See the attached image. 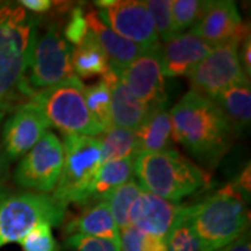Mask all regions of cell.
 <instances>
[{
	"mask_svg": "<svg viewBox=\"0 0 251 251\" xmlns=\"http://www.w3.org/2000/svg\"><path fill=\"white\" fill-rule=\"evenodd\" d=\"M169 113L173 141L200 161L216 163L227 151L233 133L212 99L191 90Z\"/></svg>",
	"mask_w": 251,
	"mask_h": 251,
	"instance_id": "obj_1",
	"label": "cell"
},
{
	"mask_svg": "<svg viewBox=\"0 0 251 251\" xmlns=\"http://www.w3.org/2000/svg\"><path fill=\"white\" fill-rule=\"evenodd\" d=\"M187 209L205 251L222 250L249 230L250 212L233 184L202 198L196 205H187Z\"/></svg>",
	"mask_w": 251,
	"mask_h": 251,
	"instance_id": "obj_2",
	"label": "cell"
},
{
	"mask_svg": "<svg viewBox=\"0 0 251 251\" xmlns=\"http://www.w3.org/2000/svg\"><path fill=\"white\" fill-rule=\"evenodd\" d=\"M134 173L143 190L171 202H177L209 186L205 172L172 150L137 155Z\"/></svg>",
	"mask_w": 251,
	"mask_h": 251,
	"instance_id": "obj_3",
	"label": "cell"
},
{
	"mask_svg": "<svg viewBox=\"0 0 251 251\" xmlns=\"http://www.w3.org/2000/svg\"><path fill=\"white\" fill-rule=\"evenodd\" d=\"M63 169L53 196L64 205H90V190L102 165L97 137L62 133Z\"/></svg>",
	"mask_w": 251,
	"mask_h": 251,
	"instance_id": "obj_4",
	"label": "cell"
},
{
	"mask_svg": "<svg viewBox=\"0 0 251 251\" xmlns=\"http://www.w3.org/2000/svg\"><path fill=\"white\" fill-rule=\"evenodd\" d=\"M84 88L82 81L72 75L56 85L35 91L31 100L44 112L50 126L62 133L98 137L105 131L85 105Z\"/></svg>",
	"mask_w": 251,
	"mask_h": 251,
	"instance_id": "obj_5",
	"label": "cell"
},
{
	"mask_svg": "<svg viewBox=\"0 0 251 251\" xmlns=\"http://www.w3.org/2000/svg\"><path fill=\"white\" fill-rule=\"evenodd\" d=\"M64 205L50 194L23 191L0 198V247L20 243L36 225H60Z\"/></svg>",
	"mask_w": 251,
	"mask_h": 251,
	"instance_id": "obj_6",
	"label": "cell"
},
{
	"mask_svg": "<svg viewBox=\"0 0 251 251\" xmlns=\"http://www.w3.org/2000/svg\"><path fill=\"white\" fill-rule=\"evenodd\" d=\"M72 50V45L63 36L60 23H49L45 32L36 38L29 64V85L44 90L74 75Z\"/></svg>",
	"mask_w": 251,
	"mask_h": 251,
	"instance_id": "obj_7",
	"label": "cell"
},
{
	"mask_svg": "<svg viewBox=\"0 0 251 251\" xmlns=\"http://www.w3.org/2000/svg\"><path fill=\"white\" fill-rule=\"evenodd\" d=\"M63 145L54 133L48 131L28 151L14 172L18 187L48 194L53 191L63 169Z\"/></svg>",
	"mask_w": 251,
	"mask_h": 251,
	"instance_id": "obj_8",
	"label": "cell"
},
{
	"mask_svg": "<svg viewBox=\"0 0 251 251\" xmlns=\"http://www.w3.org/2000/svg\"><path fill=\"white\" fill-rule=\"evenodd\" d=\"M100 21L117 35L134 42L145 50L161 49V42L152 18L144 1L138 0H100L95 1Z\"/></svg>",
	"mask_w": 251,
	"mask_h": 251,
	"instance_id": "obj_9",
	"label": "cell"
},
{
	"mask_svg": "<svg viewBox=\"0 0 251 251\" xmlns=\"http://www.w3.org/2000/svg\"><path fill=\"white\" fill-rule=\"evenodd\" d=\"M239 42L214 46L205 59L188 74L193 91L214 99L234 84L250 81L239 62Z\"/></svg>",
	"mask_w": 251,
	"mask_h": 251,
	"instance_id": "obj_10",
	"label": "cell"
},
{
	"mask_svg": "<svg viewBox=\"0 0 251 251\" xmlns=\"http://www.w3.org/2000/svg\"><path fill=\"white\" fill-rule=\"evenodd\" d=\"M50 127L44 112L32 100L16 109L1 131V148L9 162L24 156Z\"/></svg>",
	"mask_w": 251,
	"mask_h": 251,
	"instance_id": "obj_11",
	"label": "cell"
},
{
	"mask_svg": "<svg viewBox=\"0 0 251 251\" xmlns=\"http://www.w3.org/2000/svg\"><path fill=\"white\" fill-rule=\"evenodd\" d=\"M116 72L130 92L148 108L166 106L168 95L161 69V49L145 50L123 70Z\"/></svg>",
	"mask_w": 251,
	"mask_h": 251,
	"instance_id": "obj_12",
	"label": "cell"
},
{
	"mask_svg": "<svg viewBox=\"0 0 251 251\" xmlns=\"http://www.w3.org/2000/svg\"><path fill=\"white\" fill-rule=\"evenodd\" d=\"M191 32L212 48L229 42L242 44L243 39L250 36L232 0L206 1L205 10Z\"/></svg>",
	"mask_w": 251,
	"mask_h": 251,
	"instance_id": "obj_13",
	"label": "cell"
},
{
	"mask_svg": "<svg viewBox=\"0 0 251 251\" xmlns=\"http://www.w3.org/2000/svg\"><path fill=\"white\" fill-rule=\"evenodd\" d=\"M180 206L143 190L128 211V222L144 233L166 240Z\"/></svg>",
	"mask_w": 251,
	"mask_h": 251,
	"instance_id": "obj_14",
	"label": "cell"
},
{
	"mask_svg": "<svg viewBox=\"0 0 251 251\" xmlns=\"http://www.w3.org/2000/svg\"><path fill=\"white\" fill-rule=\"evenodd\" d=\"M212 46L191 31L175 36L161 46V69L166 77L188 75L190 72L202 62Z\"/></svg>",
	"mask_w": 251,
	"mask_h": 251,
	"instance_id": "obj_15",
	"label": "cell"
},
{
	"mask_svg": "<svg viewBox=\"0 0 251 251\" xmlns=\"http://www.w3.org/2000/svg\"><path fill=\"white\" fill-rule=\"evenodd\" d=\"M102 80L108 84L110 90V113L113 127L135 131L147 117L150 108L130 92L113 67H109L108 72L102 75Z\"/></svg>",
	"mask_w": 251,
	"mask_h": 251,
	"instance_id": "obj_16",
	"label": "cell"
},
{
	"mask_svg": "<svg viewBox=\"0 0 251 251\" xmlns=\"http://www.w3.org/2000/svg\"><path fill=\"white\" fill-rule=\"evenodd\" d=\"M87 24L88 29L95 39L102 46L105 53L108 54L109 63L113 69L123 70L130 63H133L141 54L145 52V49L137 45L134 42H130L125 39L123 36L117 35L115 31L108 28L99 18L98 13L95 10H90L87 14Z\"/></svg>",
	"mask_w": 251,
	"mask_h": 251,
	"instance_id": "obj_17",
	"label": "cell"
},
{
	"mask_svg": "<svg viewBox=\"0 0 251 251\" xmlns=\"http://www.w3.org/2000/svg\"><path fill=\"white\" fill-rule=\"evenodd\" d=\"M137 155L171 151L173 145L171 113L166 106L151 108L141 126L134 131Z\"/></svg>",
	"mask_w": 251,
	"mask_h": 251,
	"instance_id": "obj_18",
	"label": "cell"
},
{
	"mask_svg": "<svg viewBox=\"0 0 251 251\" xmlns=\"http://www.w3.org/2000/svg\"><path fill=\"white\" fill-rule=\"evenodd\" d=\"M64 232L103 239L120 246V230L117 229L106 201H98L85 208L78 216L72 218L64 225Z\"/></svg>",
	"mask_w": 251,
	"mask_h": 251,
	"instance_id": "obj_19",
	"label": "cell"
},
{
	"mask_svg": "<svg viewBox=\"0 0 251 251\" xmlns=\"http://www.w3.org/2000/svg\"><path fill=\"white\" fill-rule=\"evenodd\" d=\"M221 109L232 133L244 131L251 120L250 81L234 84L212 99Z\"/></svg>",
	"mask_w": 251,
	"mask_h": 251,
	"instance_id": "obj_20",
	"label": "cell"
},
{
	"mask_svg": "<svg viewBox=\"0 0 251 251\" xmlns=\"http://www.w3.org/2000/svg\"><path fill=\"white\" fill-rule=\"evenodd\" d=\"M135 156L102 163L90 190V204L105 201L112 191L123 186L134 175Z\"/></svg>",
	"mask_w": 251,
	"mask_h": 251,
	"instance_id": "obj_21",
	"label": "cell"
},
{
	"mask_svg": "<svg viewBox=\"0 0 251 251\" xmlns=\"http://www.w3.org/2000/svg\"><path fill=\"white\" fill-rule=\"evenodd\" d=\"M72 67L74 75L81 78L103 75L109 70L108 54L91 32L80 45L75 46L72 53Z\"/></svg>",
	"mask_w": 251,
	"mask_h": 251,
	"instance_id": "obj_22",
	"label": "cell"
},
{
	"mask_svg": "<svg viewBox=\"0 0 251 251\" xmlns=\"http://www.w3.org/2000/svg\"><path fill=\"white\" fill-rule=\"evenodd\" d=\"M102 163L125 159L137 155V141L134 131L113 127L99 138Z\"/></svg>",
	"mask_w": 251,
	"mask_h": 251,
	"instance_id": "obj_23",
	"label": "cell"
},
{
	"mask_svg": "<svg viewBox=\"0 0 251 251\" xmlns=\"http://www.w3.org/2000/svg\"><path fill=\"white\" fill-rule=\"evenodd\" d=\"M166 251H205L188 216L187 205L180 206L166 236Z\"/></svg>",
	"mask_w": 251,
	"mask_h": 251,
	"instance_id": "obj_24",
	"label": "cell"
},
{
	"mask_svg": "<svg viewBox=\"0 0 251 251\" xmlns=\"http://www.w3.org/2000/svg\"><path fill=\"white\" fill-rule=\"evenodd\" d=\"M143 187L140 186V183L133 179H130L123 186L117 187L115 191H112L109 194V197L105 200L108 202L110 214L115 219L117 229L123 230L127 226H130L128 222V211L133 205L137 197L141 194Z\"/></svg>",
	"mask_w": 251,
	"mask_h": 251,
	"instance_id": "obj_25",
	"label": "cell"
},
{
	"mask_svg": "<svg viewBox=\"0 0 251 251\" xmlns=\"http://www.w3.org/2000/svg\"><path fill=\"white\" fill-rule=\"evenodd\" d=\"M84 99L90 113L103 128V131L106 133L110 128H113L110 113V90L108 84L100 80L90 87H85Z\"/></svg>",
	"mask_w": 251,
	"mask_h": 251,
	"instance_id": "obj_26",
	"label": "cell"
},
{
	"mask_svg": "<svg viewBox=\"0 0 251 251\" xmlns=\"http://www.w3.org/2000/svg\"><path fill=\"white\" fill-rule=\"evenodd\" d=\"M206 1L202 0H172V25L177 36L187 28L194 27L205 10Z\"/></svg>",
	"mask_w": 251,
	"mask_h": 251,
	"instance_id": "obj_27",
	"label": "cell"
},
{
	"mask_svg": "<svg viewBox=\"0 0 251 251\" xmlns=\"http://www.w3.org/2000/svg\"><path fill=\"white\" fill-rule=\"evenodd\" d=\"M120 251H166V240L127 226L120 230Z\"/></svg>",
	"mask_w": 251,
	"mask_h": 251,
	"instance_id": "obj_28",
	"label": "cell"
},
{
	"mask_svg": "<svg viewBox=\"0 0 251 251\" xmlns=\"http://www.w3.org/2000/svg\"><path fill=\"white\" fill-rule=\"evenodd\" d=\"M144 3L152 18L153 27L159 38V42H169L176 36L172 25V0H148Z\"/></svg>",
	"mask_w": 251,
	"mask_h": 251,
	"instance_id": "obj_29",
	"label": "cell"
},
{
	"mask_svg": "<svg viewBox=\"0 0 251 251\" xmlns=\"http://www.w3.org/2000/svg\"><path fill=\"white\" fill-rule=\"evenodd\" d=\"M20 244L24 251H60V246L56 242L49 224L36 225Z\"/></svg>",
	"mask_w": 251,
	"mask_h": 251,
	"instance_id": "obj_30",
	"label": "cell"
},
{
	"mask_svg": "<svg viewBox=\"0 0 251 251\" xmlns=\"http://www.w3.org/2000/svg\"><path fill=\"white\" fill-rule=\"evenodd\" d=\"M62 34L64 39L70 44V45L78 46L90 34L88 24H87V18L85 13L81 6H74L69 14L64 28L62 29Z\"/></svg>",
	"mask_w": 251,
	"mask_h": 251,
	"instance_id": "obj_31",
	"label": "cell"
},
{
	"mask_svg": "<svg viewBox=\"0 0 251 251\" xmlns=\"http://www.w3.org/2000/svg\"><path fill=\"white\" fill-rule=\"evenodd\" d=\"M66 251H120V246L85 234H70L64 242Z\"/></svg>",
	"mask_w": 251,
	"mask_h": 251,
	"instance_id": "obj_32",
	"label": "cell"
},
{
	"mask_svg": "<svg viewBox=\"0 0 251 251\" xmlns=\"http://www.w3.org/2000/svg\"><path fill=\"white\" fill-rule=\"evenodd\" d=\"M239 62L242 66L244 75L250 80L251 75V39L247 36L243 39V42L239 46Z\"/></svg>",
	"mask_w": 251,
	"mask_h": 251,
	"instance_id": "obj_33",
	"label": "cell"
},
{
	"mask_svg": "<svg viewBox=\"0 0 251 251\" xmlns=\"http://www.w3.org/2000/svg\"><path fill=\"white\" fill-rule=\"evenodd\" d=\"M18 4L23 9L29 10L36 14L48 13L54 7V1L52 0H21V1H18Z\"/></svg>",
	"mask_w": 251,
	"mask_h": 251,
	"instance_id": "obj_34",
	"label": "cell"
},
{
	"mask_svg": "<svg viewBox=\"0 0 251 251\" xmlns=\"http://www.w3.org/2000/svg\"><path fill=\"white\" fill-rule=\"evenodd\" d=\"M225 251H251L250 230H246L240 237H237L232 244H229Z\"/></svg>",
	"mask_w": 251,
	"mask_h": 251,
	"instance_id": "obj_35",
	"label": "cell"
},
{
	"mask_svg": "<svg viewBox=\"0 0 251 251\" xmlns=\"http://www.w3.org/2000/svg\"><path fill=\"white\" fill-rule=\"evenodd\" d=\"M9 159L6 158V155L3 152V148L0 147V194H1V188L6 183V179L9 176Z\"/></svg>",
	"mask_w": 251,
	"mask_h": 251,
	"instance_id": "obj_36",
	"label": "cell"
},
{
	"mask_svg": "<svg viewBox=\"0 0 251 251\" xmlns=\"http://www.w3.org/2000/svg\"><path fill=\"white\" fill-rule=\"evenodd\" d=\"M3 115H4V113H0V120H1V117H3Z\"/></svg>",
	"mask_w": 251,
	"mask_h": 251,
	"instance_id": "obj_37",
	"label": "cell"
},
{
	"mask_svg": "<svg viewBox=\"0 0 251 251\" xmlns=\"http://www.w3.org/2000/svg\"><path fill=\"white\" fill-rule=\"evenodd\" d=\"M226 250V247H225V249H222V250H218V251H225Z\"/></svg>",
	"mask_w": 251,
	"mask_h": 251,
	"instance_id": "obj_38",
	"label": "cell"
}]
</instances>
